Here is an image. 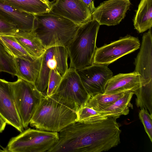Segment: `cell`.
Returning <instances> with one entry per match:
<instances>
[{"label":"cell","instance_id":"cell-6","mask_svg":"<svg viewBox=\"0 0 152 152\" xmlns=\"http://www.w3.org/2000/svg\"><path fill=\"white\" fill-rule=\"evenodd\" d=\"M58 138V132L29 128L12 138L6 150L11 152H48Z\"/></svg>","mask_w":152,"mask_h":152},{"label":"cell","instance_id":"cell-25","mask_svg":"<svg viewBox=\"0 0 152 152\" xmlns=\"http://www.w3.org/2000/svg\"><path fill=\"white\" fill-rule=\"evenodd\" d=\"M5 72L13 77L17 76L14 57L11 55L0 42V72Z\"/></svg>","mask_w":152,"mask_h":152},{"label":"cell","instance_id":"cell-22","mask_svg":"<svg viewBox=\"0 0 152 152\" xmlns=\"http://www.w3.org/2000/svg\"><path fill=\"white\" fill-rule=\"evenodd\" d=\"M126 91L110 94L99 93L89 96L84 106L98 112L101 111L111 105L122 96Z\"/></svg>","mask_w":152,"mask_h":152},{"label":"cell","instance_id":"cell-3","mask_svg":"<svg viewBox=\"0 0 152 152\" xmlns=\"http://www.w3.org/2000/svg\"><path fill=\"white\" fill-rule=\"evenodd\" d=\"M35 15L37 23L33 31L46 49L55 46L66 48L80 26L50 11Z\"/></svg>","mask_w":152,"mask_h":152},{"label":"cell","instance_id":"cell-16","mask_svg":"<svg viewBox=\"0 0 152 152\" xmlns=\"http://www.w3.org/2000/svg\"><path fill=\"white\" fill-rule=\"evenodd\" d=\"M0 18L15 25L19 31H33L37 23L34 15L20 12L1 2Z\"/></svg>","mask_w":152,"mask_h":152},{"label":"cell","instance_id":"cell-26","mask_svg":"<svg viewBox=\"0 0 152 152\" xmlns=\"http://www.w3.org/2000/svg\"><path fill=\"white\" fill-rule=\"evenodd\" d=\"M77 121L85 123L96 121L108 118L93 109L86 106L79 107L77 110Z\"/></svg>","mask_w":152,"mask_h":152},{"label":"cell","instance_id":"cell-14","mask_svg":"<svg viewBox=\"0 0 152 152\" xmlns=\"http://www.w3.org/2000/svg\"><path fill=\"white\" fill-rule=\"evenodd\" d=\"M134 64V72L140 75L144 85L152 81L151 28L143 35L140 50Z\"/></svg>","mask_w":152,"mask_h":152},{"label":"cell","instance_id":"cell-23","mask_svg":"<svg viewBox=\"0 0 152 152\" xmlns=\"http://www.w3.org/2000/svg\"><path fill=\"white\" fill-rule=\"evenodd\" d=\"M0 42L14 57L30 60L36 58L29 54L13 36L0 35Z\"/></svg>","mask_w":152,"mask_h":152},{"label":"cell","instance_id":"cell-24","mask_svg":"<svg viewBox=\"0 0 152 152\" xmlns=\"http://www.w3.org/2000/svg\"><path fill=\"white\" fill-rule=\"evenodd\" d=\"M135 94L137 107L144 108L152 114V81L141 87Z\"/></svg>","mask_w":152,"mask_h":152},{"label":"cell","instance_id":"cell-12","mask_svg":"<svg viewBox=\"0 0 152 152\" xmlns=\"http://www.w3.org/2000/svg\"><path fill=\"white\" fill-rule=\"evenodd\" d=\"M55 93L72 100L79 107L84 106L89 97L76 70L70 68L62 77Z\"/></svg>","mask_w":152,"mask_h":152},{"label":"cell","instance_id":"cell-15","mask_svg":"<svg viewBox=\"0 0 152 152\" xmlns=\"http://www.w3.org/2000/svg\"><path fill=\"white\" fill-rule=\"evenodd\" d=\"M144 85L140 75L134 72L126 74H118L112 76L107 82L104 94L132 91L134 94Z\"/></svg>","mask_w":152,"mask_h":152},{"label":"cell","instance_id":"cell-7","mask_svg":"<svg viewBox=\"0 0 152 152\" xmlns=\"http://www.w3.org/2000/svg\"><path fill=\"white\" fill-rule=\"evenodd\" d=\"M68 55L66 47L55 46L46 49L42 57L38 78L35 84L37 89L46 95L49 74L56 69L62 77L68 69Z\"/></svg>","mask_w":152,"mask_h":152},{"label":"cell","instance_id":"cell-4","mask_svg":"<svg viewBox=\"0 0 152 152\" xmlns=\"http://www.w3.org/2000/svg\"><path fill=\"white\" fill-rule=\"evenodd\" d=\"M100 25L95 19L80 25L66 47L70 68L78 69L91 65Z\"/></svg>","mask_w":152,"mask_h":152},{"label":"cell","instance_id":"cell-21","mask_svg":"<svg viewBox=\"0 0 152 152\" xmlns=\"http://www.w3.org/2000/svg\"><path fill=\"white\" fill-rule=\"evenodd\" d=\"M134 94V92L133 91H126L122 96L111 105L98 112L108 118L114 117L118 118L121 115H127L129 113V107L131 104L130 101Z\"/></svg>","mask_w":152,"mask_h":152},{"label":"cell","instance_id":"cell-5","mask_svg":"<svg viewBox=\"0 0 152 152\" xmlns=\"http://www.w3.org/2000/svg\"><path fill=\"white\" fill-rule=\"evenodd\" d=\"M9 83L17 111L23 127L26 129L44 95L34 84L21 78Z\"/></svg>","mask_w":152,"mask_h":152},{"label":"cell","instance_id":"cell-31","mask_svg":"<svg viewBox=\"0 0 152 152\" xmlns=\"http://www.w3.org/2000/svg\"><path fill=\"white\" fill-rule=\"evenodd\" d=\"M6 124V122L0 116V133L4 129Z\"/></svg>","mask_w":152,"mask_h":152},{"label":"cell","instance_id":"cell-32","mask_svg":"<svg viewBox=\"0 0 152 152\" xmlns=\"http://www.w3.org/2000/svg\"><path fill=\"white\" fill-rule=\"evenodd\" d=\"M43 2L47 3L48 4H49L50 5V1H49V0H41Z\"/></svg>","mask_w":152,"mask_h":152},{"label":"cell","instance_id":"cell-1","mask_svg":"<svg viewBox=\"0 0 152 152\" xmlns=\"http://www.w3.org/2000/svg\"><path fill=\"white\" fill-rule=\"evenodd\" d=\"M116 117L96 121H77L58 132V140L48 152H101L120 142L121 131Z\"/></svg>","mask_w":152,"mask_h":152},{"label":"cell","instance_id":"cell-2","mask_svg":"<svg viewBox=\"0 0 152 152\" xmlns=\"http://www.w3.org/2000/svg\"><path fill=\"white\" fill-rule=\"evenodd\" d=\"M78 108L73 101L55 93L44 95L29 124L38 129L58 132L77 121Z\"/></svg>","mask_w":152,"mask_h":152},{"label":"cell","instance_id":"cell-33","mask_svg":"<svg viewBox=\"0 0 152 152\" xmlns=\"http://www.w3.org/2000/svg\"></svg>","mask_w":152,"mask_h":152},{"label":"cell","instance_id":"cell-10","mask_svg":"<svg viewBox=\"0 0 152 152\" xmlns=\"http://www.w3.org/2000/svg\"><path fill=\"white\" fill-rule=\"evenodd\" d=\"M50 11L80 25L91 20L92 13L82 0H53Z\"/></svg>","mask_w":152,"mask_h":152},{"label":"cell","instance_id":"cell-29","mask_svg":"<svg viewBox=\"0 0 152 152\" xmlns=\"http://www.w3.org/2000/svg\"><path fill=\"white\" fill-rule=\"evenodd\" d=\"M19 31L15 25L0 18V35L14 36Z\"/></svg>","mask_w":152,"mask_h":152},{"label":"cell","instance_id":"cell-9","mask_svg":"<svg viewBox=\"0 0 152 152\" xmlns=\"http://www.w3.org/2000/svg\"><path fill=\"white\" fill-rule=\"evenodd\" d=\"M108 65L93 63L91 66L76 70L89 96L104 93L105 86L113 75Z\"/></svg>","mask_w":152,"mask_h":152},{"label":"cell","instance_id":"cell-17","mask_svg":"<svg viewBox=\"0 0 152 152\" xmlns=\"http://www.w3.org/2000/svg\"><path fill=\"white\" fill-rule=\"evenodd\" d=\"M42 55L31 60L14 57L18 78L35 84L39 73Z\"/></svg>","mask_w":152,"mask_h":152},{"label":"cell","instance_id":"cell-27","mask_svg":"<svg viewBox=\"0 0 152 152\" xmlns=\"http://www.w3.org/2000/svg\"><path fill=\"white\" fill-rule=\"evenodd\" d=\"M62 76L56 69L50 72L46 95L50 96L54 94L62 80Z\"/></svg>","mask_w":152,"mask_h":152},{"label":"cell","instance_id":"cell-20","mask_svg":"<svg viewBox=\"0 0 152 152\" xmlns=\"http://www.w3.org/2000/svg\"><path fill=\"white\" fill-rule=\"evenodd\" d=\"M135 29L140 33L152 26V0H141L134 20Z\"/></svg>","mask_w":152,"mask_h":152},{"label":"cell","instance_id":"cell-18","mask_svg":"<svg viewBox=\"0 0 152 152\" xmlns=\"http://www.w3.org/2000/svg\"><path fill=\"white\" fill-rule=\"evenodd\" d=\"M13 36L24 49L35 58L41 56L46 50L45 47L33 31H19Z\"/></svg>","mask_w":152,"mask_h":152},{"label":"cell","instance_id":"cell-13","mask_svg":"<svg viewBox=\"0 0 152 152\" xmlns=\"http://www.w3.org/2000/svg\"><path fill=\"white\" fill-rule=\"evenodd\" d=\"M0 116L20 132L24 131L9 82L0 78Z\"/></svg>","mask_w":152,"mask_h":152},{"label":"cell","instance_id":"cell-8","mask_svg":"<svg viewBox=\"0 0 152 152\" xmlns=\"http://www.w3.org/2000/svg\"><path fill=\"white\" fill-rule=\"evenodd\" d=\"M140 46V43L137 38L127 36L97 48L94 57L93 63L108 65L136 50Z\"/></svg>","mask_w":152,"mask_h":152},{"label":"cell","instance_id":"cell-11","mask_svg":"<svg viewBox=\"0 0 152 152\" xmlns=\"http://www.w3.org/2000/svg\"><path fill=\"white\" fill-rule=\"evenodd\" d=\"M131 4L129 0H108L103 1L92 13V18L99 25L113 26L119 24L126 16Z\"/></svg>","mask_w":152,"mask_h":152},{"label":"cell","instance_id":"cell-30","mask_svg":"<svg viewBox=\"0 0 152 152\" xmlns=\"http://www.w3.org/2000/svg\"><path fill=\"white\" fill-rule=\"evenodd\" d=\"M86 5L92 13L95 9L94 4V0H82Z\"/></svg>","mask_w":152,"mask_h":152},{"label":"cell","instance_id":"cell-19","mask_svg":"<svg viewBox=\"0 0 152 152\" xmlns=\"http://www.w3.org/2000/svg\"><path fill=\"white\" fill-rule=\"evenodd\" d=\"M0 2L20 12L34 15L50 10V5L41 0H0Z\"/></svg>","mask_w":152,"mask_h":152},{"label":"cell","instance_id":"cell-28","mask_svg":"<svg viewBox=\"0 0 152 152\" xmlns=\"http://www.w3.org/2000/svg\"><path fill=\"white\" fill-rule=\"evenodd\" d=\"M139 113V116L143 124L145 131L152 142V114L148 110L142 108Z\"/></svg>","mask_w":152,"mask_h":152}]
</instances>
